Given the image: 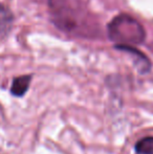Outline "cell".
Here are the masks:
<instances>
[{"mask_svg":"<svg viewBox=\"0 0 153 154\" xmlns=\"http://www.w3.org/2000/svg\"><path fill=\"white\" fill-rule=\"evenodd\" d=\"M53 21L60 29L72 34H87L90 22L81 0H48Z\"/></svg>","mask_w":153,"mask_h":154,"instance_id":"obj_1","label":"cell"},{"mask_svg":"<svg viewBox=\"0 0 153 154\" xmlns=\"http://www.w3.org/2000/svg\"><path fill=\"white\" fill-rule=\"evenodd\" d=\"M108 35L116 46L139 44L145 39V29L139 22L129 15H118L108 24Z\"/></svg>","mask_w":153,"mask_h":154,"instance_id":"obj_2","label":"cell"},{"mask_svg":"<svg viewBox=\"0 0 153 154\" xmlns=\"http://www.w3.org/2000/svg\"><path fill=\"white\" fill-rule=\"evenodd\" d=\"M14 22V15L8 6L0 3V37H5L11 32Z\"/></svg>","mask_w":153,"mask_h":154,"instance_id":"obj_3","label":"cell"},{"mask_svg":"<svg viewBox=\"0 0 153 154\" xmlns=\"http://www.w3.org/2000/svg\"><path fill=\"white\" fill-rule=\"evenodd\" d=\"M32 77L29 75H20L13 80L12 86H11V92L15 97H22L27 91L31 84Z\"/></svg>","mask_w":153,"mask_h":154,"instance_id":"obj_4","label":"cell"},{"mask_svg":"<svg viewBox=\"0 0 153 154\" xmlns=\"http://www.w3.org/2000/svg\"><path fill=\"white\" fill-rule=\"evenodd\" d=\"M137 154H153V136H146L135 145Z\"/></svg>","mask_w":153,"mask_h":154,"instance_id":"obj_5","label":"cell"}]
</instances>
